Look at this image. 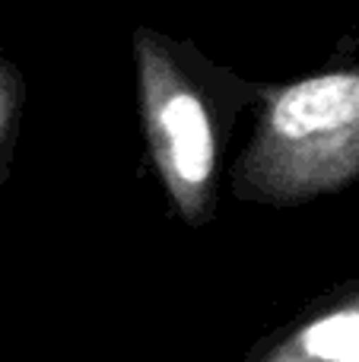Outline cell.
<instances>
[{
    "label": "cell",
    "mask_w": 359,
    "mask_h": 362,
    "mask_svg": "<svg viewBox=\"0 0 359 362\" xmlns=\"http://www.w3.org/2000/svg\"><path fill=\"white\" fill-rule=\"evenodd\" d=\"M258 102L233 172L239 197L293 206L359 178V67L261 86Z\"/></svg>",
    "instance_id": "2"
},
{
    "label": "cell",
    "mask_w": 359,
    "mask_h": 362,
    "mask_svg": "<svg viewBox=\"0 0 359 362\" xmlns=\"http://www.w3.org/2000/svg\"><path fill=\"white\" fill-rule=\"evenodd\" d=\"M131 54L153 169L184 223H210L223 134L242 105L258 102L261 83L242 80L191 38H172L146 23L134 29Z\"/></svg>",
    "instance_id": "1"
},
{
    "label": "cell",
    "mask_w": 359,
    "mask_h": 362,
    "mask_svg": "<svg viewBox=\"0 0 359 362\" xmlns=\"http://www.w3.org/2000/svg\"><path fill=\"white\" fill-rule=\"evenodd\" d=\"M25 108V80L23 70L4 54L0 48V178L6 175L13 146H16L19 121H23Z\"/></svg>",
    "instance_id": "4"
},
{
    "label": "cell",
    "mask_w": 359,
    "mask_h": 362,
    "mask_svg": "<svg viewBox=\"0 0 359 362\" xmlns=\"http://www.w3.org/2000/svg\"><path fill=\"white\" fill-rule=\"evenodd\" d=\"M248 362H359V286L293 325Z\"/></svg>",
    "instance_id": "3"
}]
</instances>
